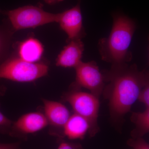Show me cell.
<instances>
[{"label":"cell","instance_id":"1","mask_svg":"<svg viewBox=\"0 0 149 149\" xmlns=\"http://www.w3.org/2000/svg\"><path fill=\"white\" fill-rule=\"evenodd\" d=\"M103 74L108 83L103 92L109 102L111 116L119 120L130 111L141 90L149 84L148 72L140 71L136 64L124 63L112 65Z\"/></svg>","mask_w":149,"mask_h":149},{"label":"cell","instance_id":"2","mask_svg":"<svg viewBox=\"0 0 149 149\" xmlns=\"http://www.w3.org/2000/svg\"><path fill=\"white\" fill-rule=\"evenodd\" d=\"M113 17V24L109 36L99 41V52L102 59L112 65L128 63L133 57L129 47L136 29V23L121 14H115Z\"/></svg>","mask_w":149,"mask_h":149},{"label":"cell","instance_id":"3","mask_svg":"<svg viewBox=\"0 0 149 149\" xmlns=\"http://www.w3.org/2000/svg\"><path fill=\"white\" fill-rule=\"evenodd\" d=\"M49 66L43 63H30L18 57L0 61V78L21 83L31 82L46 76Z\"/></svg>","mask_w":149,"mask_h":149},{"label":"cell","instance_id":"4","mask_svg":"<svg viewBox=\"0 0 149 149\" xmlns=\"http://www.w3.org/2000/svg\"><path fill=\"white\" fill-rule=\"evenodd\" d=\"M15 30L35 28L45 24L58 22L59 13L44 10L40 7L24 6L5 13Z\"/></svg>","mask_w":149,"mask_h":149},{"label":"cell","instance_id":"5","mask_svg":"<svg viewBox=\"0 0 149 149\" xmlns=\"http://www.w3.org/2000/svg\"><path fill=\"white\" fill-rule=\"evenodd\" d=\"M65 100L71 105L75 113L88 120L90 125L89 135L91 137L95 136L100 130L97 122L100 108L98 98L91 93L73 91L67 94Z\"/></svg>","mask_w":149,"mask_h":149},{"label":"cell","instance_id":"6","mask_svg":"<svg viewBox=\"0 0 149 149\" xmlns=\"http://www.w3.org/2000/svg\"><path fill=\"white\" fill-rule=\"evenodd\" d=\"M75 86L86 88L98 98L103 92L105 80L104 74L100 71L95 61H81L75 68Z\"/></svg>","mask_w":149,"mask_h":149},{"label":"cell","instance_id":"7","mask_svg":"<svg viewBox=\"0 0 149 149\" xmlns=\"http://www.w3.org/2000/svg\"><path fill=\"white\" fill-rule=\"evenodd\" d=\"M80 0L72 8L59 13L58 22L62 30L68 35L67 42L81 40L86 35L83 24V17L80 8Z\"/></svg>","mask_w":149,"mask_h":149},{"label":"cell","instance_id":"8","mask_svg":"<svg viewBox=\"0 0 149 149\" xmlns=\"http://www.w3.org/2000/svg\"><path fill=\"white\" fill-rule=\"evenodd\" d=\"M58 56L56 65L63 68H74L82 61L84 44L81 40H74L68 42Z\"/></svg>","mask_w":149,"mask_h":149},{"label":"cell","instance_id":"9","mask_svg":"<svg viewBox=\"0 0 149 149\" xmlns=\"http://www.w3.org/2000/svg\"><path fill=\"white\" fill-rule=\"evenodd\" d=\"M44 111L48 123L55 128L63 130L70 117L68 109L58 102L43 100Z\"/></svg>","mask_w":149,"mask_h":149},{"label":"cell","instance_id":"10","mask_svg":"<svg viewBox=\"0 0 149 149\" xmlns=\"http://www.w3.org/2000/svg\"><path fill=\"white\" fill-rule=\"evenodd\" d=\"M48 124L45 114L35 112L22 116L14 123L13 127L21 133L29 134L40 131Z\"/></svg>","mask_w":149,"mask_h":149},{"label":"cell","instance_id":"11","mask_svg":"<svg viewBox=\"0 0 149 149\" xmlns=\"http://www.w3.org/2000/svg\"><path fill=\"white\" fill-rule=\"evenodd\" d=\"M90 130V125L88 120L74 113L70 116L65 125L63 134L70 140L83 139Z\"/></svg>","mask_w":149,"mask_h":149},{"label":"cell","instance_id":"12","mask_svg":"<svg viewBox=\"0 0 149 149\" xmlns=\"http://www.w3.org/2000/svg\"><path fill=\"white\" fill-rule=\"evenodd\" d=\"M43 45L39 40L29 37L22 42L18 47V57L24 61L37 63L44 53Z\"/></svg>","mask_w":149,"mask_h":149},{"label":"cell","instance_id":"13","mask_svg":"<svg viewBox=\"0 0 149 149\" xmlns=\"http://www.w3.org/2000/svg\"><path fill=\"white\" fill-rule=\"evenodd\" d=\"M130 120L135 125V128L131 132L132 138H142L149 131V108L142 112L132 113Z\"/></svg>","mask_w":149,"mask_h":149},{"label":"cell","instance_id":"14","mask_svg":"<svg viewBox=\"0 0 149 149\" xmlns=\"http://www.w3.org/2000/svg\"><path fill=\"white\" fill-rule=\"evenodd\" d=\"M9 37L7 33L0 28V61L6 58L8 50Z\"/></svg>","mask_w":149,"mask_h":149},{"label":"cell","instance_id":"15","mask_svg":"<svg viewBox=\"0 0 149 149\" xmlns=\"http://www.w3.org/2000/svg\"><path fill=\"white\" fill-rule=\"evenodd\" d=\"M127 144L132 149H149V144L142 138L129 139Z\"/></svg>","mask_w":149,"mask_h":149},{"label":"cell","instance_id":"16","mask_svg":"<svg viewBox=\"0 0 149 149\" xmlns=\"http://www.w3.org/2000/svg\"><path fill=\"white\" fill-rule=\"evenodd\" d=\"M138 100L145 105L146 108H149V84L141 90Z\"/></svg>","mask_w":149,"mask_h":149},{"label":"cell","instance_id":"17","mask_svg":"<svg viewBox=\"0 0 149 149\" xmlns=\"http://www.w3.org/2000/svg\"><path fill=\"white\" fill-rule=\"evenodd\" d=\"M58 149H83L80 144L63 142L60 144Z\"/></svg>","mask_w":149,"mask_h":149},{"label":"cell","instance_id":"18","mask_svg":"<svg viewBox=\"0 0 149 149\" xmlns=\"http://www.w3.org/2000/svg\"><path fill=\"white\" fill-rule=\"evenodd\" d=\"M11 124V121L0 111V126H8Z\"/></svg>","mask_w":149,"mask_h":149},{"label":"cell","instance_id":"19","mask_svg":"<svg viewBox=\"0 0 149 149\" xmlns=\"http://www.w3.org/2000/svg\"><path fill=\"white\" fill-rule=\"evenodd\" d=\"M0 149H18L15 144H0Z\"/></svg>","mask_w":149,"mask_h":149},{"label":"cell","instance_id":"20","mask_svg":"<svg viewBox=\"0 0 149 149\" xmlns=\"http://www.w3.org/2000/svg\"><path fill=\"white\" fill-rule=\"evenodd\" d=\"M46 3L49 4H53L60 2L63 1V0H44Z\"/></svg>","mask_w":149,"mask_h":149},{"label":"cell","instance_id":"21","mask_svg":"<svg viewBox=\"0 0 149 149\" xmlns=\"http://www.w3.org/2000/svg\"><path fill=\"white\" fill-rule=\"evenodd\" d=\"M0 13H1V10H0Z\"/></svg>","mask_w":149,"mask_h":149},{"label":"cell","instance_id":"22","mask_svg":"<svg viewBox=\"0 0 149 149\" xmlns=\"http://www.w3.org/2000/svg\"><path fill=\"white\" fill-rule=\"evenodd\" d=\"M0 93H1V92H0Z\"/></svg>","mask_w":149,"mask_h":149}]
</instances>
